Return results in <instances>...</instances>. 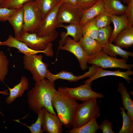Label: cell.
Instances as JSON below:
<instances>
[{"label":"cell","mask_w":133,"mask_h":133,"mask_svg":"<svg viewBox=\"0 0 133 133\" xmlns=\"http://www.w3.org/2000/svg\"><path fill=\"white\" fill-rule=\"evenodd\" d=\"M57 91L55 85L47 79L35 82L34 87L27 94L30 109L37 114L44 107L49 112L57 115L52 103V100Z\"/></svg>","instance_id":"cell-1"},{"label":"cell","mask_w":133,"mask_h":133,"mask_svg":"<svg viewBox=\"0 0 133 133\" xmlns=\"http://www.w3.org/2000/svg\"><path fill=\"white\" fill-rule=\"evenodd\" d=\"M52 103L62 125L66 128L70 129L79 105L77 100L63 87H60L52 99Z\"/></svg>","instance_id":"cell-2"},{"label":"cell","mask_w":133,"mask_h":133,"mask_svg":"<svg viewBox=\"0 0 133 133\" xmlns=\"http://www.w3.org/2000/svg\"><path fill=\"white\" fill-rule=\"evenodd\" d=\"M97 98L92 99L79 104L72 124V128L81 127L100 116Z\"/></svg>","instance_id":"cell-3"},{"label":"cell","mask_w":133,"mask_h":133,"mask_svg":"<svg viewBox=\"0 0 133 133\" xmlns=\"http://www.w3.org/2000/svg\"><path fill=\"white\" fill-rule=\"evenodd\" d=\"M58 35L56 31L51 35L45 37L39 36L35 32L30 33L22 31L14 37L31 49L41 51L52 47V42L57 38Z\"/></svg>","instance_id":"cell-4"},{"label":"cell","mask_w":133,"mask_h":133,"mask_svg":"<svg viewBox=\"0 0 133 133\" xmlns=\"http://www.w3.org/2000/svg\"><path fill=\"white\" fill-rule=\"evenodd\" d=\"M24 10V24L23 31L33 33L39 28L43 20L41 11L33 0L25 3Z\"/></svg>","instance_id":"cell-5"},{"label":"cell","mask_w":133,"mask_h":133,"mask_svg":"<svg viewBox=\"0 0 133 133\" xmlns=\"http://www.w3.org/2000/svg\"><path fill=\"white\" fill-rule=\"evenodd\" d=\"M127 60L111 56L102 50L89 56L88 63L102 68H119L132 70L133 64H127Z\"/></svg>","instance_id":"cell-6"},{"label":"cell","mask_w":133,"mask_h":133,"mask_svg":"<svg viewBox=\"0 0 133 133\" xmlns=\"http://www.w3.org/2000/svg\"><path fill=\"white\" fill-rule=\"evenodd\" d=\"M43 57L41 54H37L24 55L23 57L24 67L30 72L35 82L45 78L49 70L48 64L42 61Z\"/></svg>","instance_id":"cell-7"},{"label":"cell","mask_w":133,"mask_h":133,"mask_svg":"<svg viewBox=\"0 0 133 133\" xmlns=\"http://www.w3.org/2000/svg\"><path fill=\"white\" fill-rule=\"evenodd\" d=\"M82 11L77 6L63 3L57 13L56 27L64 23L79 24L81 19Z\"/></svg>","instance_id":"cell-8"},{"label":"cell","mask_w":133,"mask_h":133,"mask_svg":"<svg viewBox=\"0 0 133 133\" xmlns=\"http://www.w3.org/2000/svg\"><path fill=\"white\" fill-rule=\"evenodd\" d=\"M63 3L62 0L43 18L39 28L36 32L38 36L40 37L49 36L56 31L57 13Z\"/></svg>","instance_id":"cell-9"},{"label":"cell","mask_w":133,"mask_h":133,"mask_svg":"<svg viewBox=\"0 0 133 133\" xmlns=\"http://www.w3.org/2000/svg\"><path fill=\"white\" fill-rule=\"evenodd\" d=\"M91 83H86L74 88L63 87L66 91L76 100L84 102L95 98L101 99L104 97L101 93L93 91Z\"/></svg>","instance_id":"cell-10"},{"label":"cell","mask_w":133,"mask_h":133,"mask_svg":"<svg viewBox=\"0 0 133 133\" xmlns=\"http://www.w3.org/2000/svg\"><path fill=\"white\" fill-rule=\"evenodd\" d=\"M99 67L97 65H92L88 67V71L83 74L78 76L75 75L71 72L64 70L54 74H52L48 70L46 78L54 85H55V81L58 79L66 80L70 82H75L86 78L90 77L95 73Z\"/></svg>","instance_id":"cell-11"},{"label":"cell","mask_w":133,"mask_h":133,"mask_svg":"<svg viewBox=\"0 0 133 133\" xmlns=\"http://www.w3.org/2000/svg\"><path fill=\"white\" fill-rule=\"evenodd\" d=\"M60 50L69 51L73 54L78 59L80 67L83 71L88 68L87 63L89 56L82 49L79 42L68 36L65 44L61 47Z\"/></svg>","instance_id":"cell-12"},{"label":"cell","mask_w":133,"mask_h":133,"mask_svg":"<svg viewBox=\"0 0 133 133\" xmlns=\"http://www.w3.org/2000/svg\"><path fill=\"white\" fill-rule=\"evenodd\" d=\"M0 46H6L10 48H15L18 50L19 52L25 55L37 54L40 53H44L46 56L48 57H51L53 55L52 47L43 50H34L11 35L9 36L6 41H0Z\"/></svg>","instance_id":"cell-13"},{"label":"cell","mask_w":133,"mask_h":133,"mask_svg":"<svg viewBox=\"0 0 133 133\" xmlns=\"http://www.w3.org/2000/svg\"><path fill=\"white\" fill-rule=\"evenodd\" d=\"M62 123L57 115L49 112L45 108L43 115L42 128L43 132L48 133L63 132Z\"/></svg>","instance_id":"cell-14"},{"label":"cell","mask_w":133,"mask_h":133,"mask_svg":"<svg viewBox=\"0 0 133 133\" xmlns=\"http://www.w3.org/2000/svg\"><path fill=\"white\" fill-rule=\"evenodd\" d=\"M59 27H62L65 29L66 32H63L61 33V39L59 42L57 53L60 50L61 47L65 44L66 40L68 36H72L74 40L77 42H78L83 36L82 26L79 24H69L67 25L61 24L57 26V28Z\"/></svg>","instance_id":"cell-15"},{"label":"cell","mask_w":133,"mask_h":133,"mask_svg":"<svg viewBox=\"0 0 133 133\" xmlns=\"http://www.w3.org/2000/svg\"><path fill=\"white\" fill-rule=\"evenodd\" d=\"M133 74V71L128 70L126 71H121L120 69L116 71H111L104 70L99 67L95 73L88 79L84 81L86 83H91L95 80L102 77L114 76L122 77L125 79L128 83H130L133 80L130 76Z\"/></svg>","instance_id":"cell-16"},{"label":"cell","mask_w":133,"mask_h":133,"mask_svg":"<svg viewBox=\"0 0 133 133\" xmlns=\"http://www.w3.org/2000/svg\"><path fill=\"white\" fill-rule=\"evenodd\" d=\"M28 80L24 76H22L18 84L11 88L8 87L9 92V96L5 99L6 103L9 104L14 101L17 98L21 97L25 91L29 88Z\"/></svg>","instance_id":"cell-17"},{"label":"cell","mask_w":133,"mask_h":133,"mask_svg":"<svg viewBox=\"0 0 133 133\" xmlns=\"http://www.w3.org/2000/svg\"><path fill=\"white\" fill-rule=\"evenodd\" d=\"M121 48H127L133 45V27L128 26L117 35L114 42Z\"/></svg>","instance_id":"cell-18"},{"label":"cell","mask_w":133,"mask_h":133,"mask_svg":"<svg viewBox=\"0 0 133 133\" xmlns=\"http://www.w3.org/2000/svg\"><path fill=\"white\" fill-rule=\"evenodd\" d=\"M79 42L82 49L89 56L102 50V47L96 40L92 38L83 36Z\"/></svg>","instance_id":"cell-19"},{"label":"cell","mask_w":133,"mask_h":133,"mask_svg":"<svg viewBox=\"0 0 133 133\" xmlns=\"http://www.w3.org/2000/svg\"><path fill=\"white\" fill-rule=\"evenodd\" d=\"M111 19L114 26L109 42L112 43L118 33L129 26L127 17L125 14L121 15H111Z\"/></svg>","instance_id":"cell-20"},{"label":"cell","mask_w":133,"mask_h":133,"mask_svg":"<svg viewBox=\"0 0 133 133\" xmlns=\"http://www.w3.org/2000/svg\"><path fill=\"white\" fill-rule=\"evenodd\" d=\"M24 16V10L22 6L16 9V11L8 20L14 29L15 36L18 35L23 31Z\"/></svg>","instance_id":"cell-21"},{"label":"cell","mask_w":133,"mask_h":133,"mask_svg":"<svg viewBox=\"0 0 133 133\" xmlns=\"http://www.w3.org/2000/svg\"><path fill=\"white\" fill-rule=\"evenodd\" d=\"M104 10L103 0H99L92 6L83 11L79 24L82 26L88 20L95 18Z\"/></svg>","instance_id":"cell-22"},{"label":"cell","mask_w":133,"mask_h":133,"mask_svg":"<svg viewBox=\"0 0 133 133\" xmlns=\"http://www.w3.org/2000/svg\"><path fill=\"white\" fill-rule=\"evenodd\" d=\"M117 91L121 95L122 104L127 111V114L133 119V101L130 93L123 82H119Z\"/></svg>","instance_id":"cell-23"},{"label":"cell","mask_w":133,"mask_h":133,"mask_svg":"<svg viewBox=\"0 0 133 133\" xmlns=\"http://www.w3.org/2000/svg\"><path fill=\"white\" fill-rule=\"evenodd\" d=\"M102 50L109 55L116 58L117 55L127 60L129 56L133 57V52L123 50L121 48L109 42L102 47Z\"/></svg>","instance_id":"cell-24"},{"label":"cell","mask_w":133,"mask_h":133,"mask_svg":"<svg viewBox=\"0 0 133 133\" xmlns=\"http://www.w3.org/2000/svg\"><path fill=\"white\" fill-rule=\"evenodd\" d=\"M105 9L111 15H121L125 14L127 6L120 0H103Z\"/></svg>","instance_id":"cell-25"},{"label":"cell","mask_w":133,"mask_h":133,"mask_svg":"<svg viewBox=\"0 0 133 133\" xmlns=\"http://www.w3.org/2000/svg\"><path fill=\"white\" fill-rule=\"evenodd\" d=\"M99 129V126L97 119H95L81 127L67 130L66 132L69 133H96Z\"/></svg>","instance_id":"cell-26"},{"label":"cell","mask_w":133,"mask_h":133,"mask_svg":"<svg viewBox=\"0 0 133 133\" xmlns=\"http://www.w3.org/2000/svg\"><path fill=\"white\" fill-rule=\"evenodd\" d=\"M82 28L83 36L91 37L98 41L99 28L96 25L95 18L86 22L82 26Z\"/></svg>","instance_id":"cell-27"},{"label":"cell","mask_w":133,"mask_h":133,"mask_svg":"<svg viewBox=\"0 0 133 133\" xmlns=\"http://www.w3.org/2000/svg\"><path fill=\"white\" fill-rule=\"evenodd\" d=\"M62 0H35V2L41 11L43 19Z\"/></svg>","instance_id":"cell-28"},{"label":"cell","mask_w":133,"mask_h":133,"mask_svg":"<svg viewBox=\"0 0 133 133\" xmlns=\"http://www.w3.org/2000/svg\"><path fill=\"white\" fill-rule=\"evenodd\" d=\"M45 108L43 107L37 114V119L35 123L32 124L30 126L27 125L26 124L20 122L18 120H15V121L18 122L27 127L29 129L31 133H42L43 132L42 129L43 118L44 114Z\"/></svg>","instance_id":"cell-29"},{"label":"cell","mask_w":133,"mask_h":133,"mask_svg":"<svg viewBox=\"0 0 133 133\" xmlns=\"http://www.w3.org/2000/svg\"><path fill=\"white\" fill-rule=\"evenodd\" d=\"M121 111L123 120L122 127L118 133H133V119L131 118L126 113L124 107L119 108Z\"/></svg>","instance_id":"cell-30"},{"label":"cell","mask_w":133,"mask_h":133,"mask_svg":"<svg viewBox=\"0 0 133 133\" xmlns=\"http://www.w3.org/2000/svg\"><path fill=\"white\" fill-rule=\"evenodd\" d=\"M113 30L110 25L99 28L98 33V41L102 47L109 42Z\"/></svg>","instance_id":"cell-31"},{"label":"cell","mask_w":133,"mask_h":133,"mask_svg":"<svg viewBox=\"0 0 133 133\" xmlns=\"http://www.w3.org/2000/svg\"><path fill=\"white\" fill-rule=\"evenodd\" d=\"M111 15L105 9L95 18V23L99 28L110 25L112 22Z\"/></svg>","instance_id":"cell-32"},{"label":"cell","mask_w":133,"mask_h":133,"mask_svg":"<svg viewBox=\"0 0 133 133\" xmlns=\"http://www.w3.org/2000/svg\"><path fill=\"white\" fill-rule=\"evenodd\" d=\"M9 60L2 51H0V82H3L8 72Z\"/></svg>","instance_id":"cell-33"},{"label":"cell","mask_w":133,"mask_h":133,"mask_svg":"<svg viewBox=\"0 0 133 133\" xmlns=\"http://www.w3.org/2000/svg\"><path fill=\"white\" fill-rule=\"evenodd\" d=\"M32 0H6L0 5V8L16 9L22 7L26 2Z\"/></svg>","instance_id":"cell-34"},{"label":"cell","mask_w":133,"mask_h":133,"mask_svg":"<svg viewBox=\"0 0 133 133\" xmlns=\"http://www.w3.org/2000/svg\"><path fill=\"white\" fill-rule=\"evenodd\" d=\"M99 0H77V5L82 11L94 5Z\"/></svg>","instance_id":"cell-35"},{"label":"cell","mask_w":133,"mask_h":133,"mask_svg":"<svg viewBox=\"0 0 133 133\" xmlns=\"http://www.w3.org/2000/svg\"><path fill=\"white\" fill-rule=\"evenodd\" d=\"M16 9H11L5 8H0V21H8L10 17L14 13Z\"/></svg>","instance_id":"cell-36"},{"label":"cell","mask_w":133,"mask_h":133,"mask_svg":"<svg viewBox=\"0 0 133 133\" xmlns=\"http://www.w3.org/2000/svg\"><path fill=\"white\" fill-rule=\"evenodd\" d=\"M127 4L125 14L127 17L129 26L133 27V0H130Z\"/></svg>","instance_id":"cell-37"},{"label":"cell","mask_w":133,"mask_h":133,"mask_svg":"<svg viewBox=\"0 0 133 133\" xmlns=\"http://www.w3.org/2000/svg\"><path fill=\"white\" fill-rule=\"evenodd\" d=\"M103 133H114L112 129V122L108 119H105L101 122L99 126Z\"/></svg>","instance_id":"cell-38"},{"label":"cell","mask_w":133,"mask_h":133,"mask_svg":"<svg viewBox=\"0 0 133 133\" xmlns=\"http://www.w3.org/2000/svg\"><path fill=\"white\" fill-rule=\"evenodd\" d=\"M63 3L77 6V0H62Z\"/></svg>","instance_id":"cell-39"},{"label":"cell","mask_w":133,"mask_h":133,"mask_svg":"<svg viewBox=\"0 0 133 133\" xmlns=\"http://www.w3.org/2000/svg\"><path fill=\"white\" fill-rule=\"evenodd\" d=\"M0 94L5 95H9V93L8 92V90H6L3 91H0Z\"/></svg>","instance_id":"cell-40"},{"label":"cell","mask_w":133,"mask_h":133,"mask_svg":"<svg viewBox=\"0 0 133 133\" xmlns=\"http://www.w3.org/2000/svg\"><path fill=\"white\" fill-rule=\"evenodd\" d=\"M123 2L127 4L130 0H122Z\"/></svg>","instance_id":"cell-41"},{"label":"cell","mask_w":133,"mask_h":133,"mask_svg":"<svg viewBox=\"0 0 133 133\" xmlns=\"http://www.w3.org/2000/svg\"><path fill=\"white\" fill-rule=\"evenodd\" d=\"M6 0H0V5L2 4L4 1Z\"/></svg>","instance_id":"cell-42"},{"label":"cell","mask_w":133,"mask_h":133,"mask_svg":"<svg viewBox=\"0 0 133 133\" xmlns=\"http://www.w3.org/2000/svg\"><path fill=\"white\" fill-rule=\"evenodd\" d=\"M0 114L3 116V115L1 113L0 111Z\"/></svg>","instance_id":"cell-43"}]
</instances>
